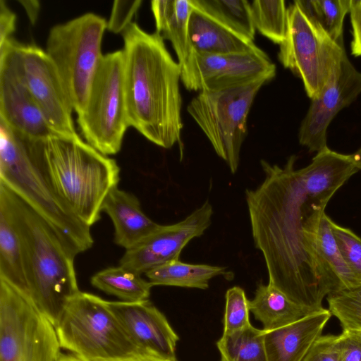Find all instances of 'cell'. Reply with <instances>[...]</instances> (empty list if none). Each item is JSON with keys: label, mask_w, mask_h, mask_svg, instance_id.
<instances>
[{"label": "cell", "mask_w": 361, "mask_h": 361, "mask_svg": "<svg viewBox=\"0 0 361 361\" xmlns=\"http://www.w3.org/2000/svg\"><path fill=\"white\" fill-rule=\"evenodd\" d=\"M296 157L283 166L260 164L265 178L245 198L255 247L264 256L271 284L294 302L314 310L337 286L306 234L312 214L327 204L305 190Z\"/></svg>", "instance_id": "6da1fadb"}, {"label": "cell", "mask_w": 361, "mask_h": 361, "mask_svg": "<svg viewBox=\"0 0 361 361\" xmlns=\"http://www.w3.org/2000/svg\"><path fill=\"white\" fill-rule=\"evenodd\" d=\"M127 114L133 126L154 144L170 149L180 142L181 66L157 32L131 23L122 32Z\"/></svg>", "instance_id": "7a4b0ae2"}, {"label": "cell", "mask_w": 361, "mask_h": 361, "mask_svg": "<svg viewBox=\"0 0 361 361\" xmlns=\"http://www.w3.org/2000/svg\"><path fill=\"white\" fill-rule=\"evenodd\" d=\"M25 140L57 196L83 224L97 223L104 200L119 182L116 161L79 135Z\"/></svg>", "instance_id": "3957f363"}, {"label": "cell", "mask_w": 361, "mask_h": 361, "mask_svg": "<svg viewBox=\"0 0 361 361\" xmlns=\"http://www.w3.org/2000/svg\"><path fill=\"white\" fill-rule=\"evenodd\" d=\"M0 202L10 212L20 237L27 297L56 327L68 302L80 292L76 255L40 215L1 183Z\"/></svg>", "instance_id": "277c9868"}, {"label": "cell", "mask_w": 361, "mask_h": 361, "mask_svg": "<svg viewBox=\"0 0 361 361\" xmlns=\"http://www.w3.org/2000/svg\"><path fill=\"white\" fill-rule=\"evenodd\" d=\"M0 183L40 215L75 255L92 246L90 227L80 221L55 193L26 140L1 120Z\"/></svg>", "instance_id": "5b68a950"}, {"label": "cell", "mask_w": 361, "mask_h": 361, "mask_svg": "<svg viewBox=\"0 0 361 361\" xmlns=\"http://www.w3.org/2000/svg\"><path fill=\"white\" fill-rule=\"evenodd\" d=\"M61 348L80 361H114L142 353L111 310L108 301L80 291L55 327Z\"/></svg>", "instance_id": "8992f818"}, {"label": "cell", "mask_w": 361, "mask_h": 361, "mask_svg": "<svg viewBox=\"0 0 361 361\" xmlns=\"http://www.w3.org/2000/svg\"><path fill=\"white\" fill-rule=\"evenodd\" d=\"M106 20L86 13L53 26L46 43V53L62 81L73 110L80 115L103 56L102 41Z\"/></svg>", "instance_id": "52a82bcc"}, {"label": "cell", "mask_w": 361, "mask_h": 361, "mask_svg": "<svg viewBox=\"0 0 361 361\" xmlns=\"http://www.w3.org/2000/svg\"><path fill=\"white\" fill-rule=\"evenodd\" d=\"M271 78L264 77L239 85L201 92L187 111L226 161L232 173L240 162V149L247 135V119L255 97Z\"/></svg>", "instance_id": "ba28073f"}, {"label": "cell", "mask_w": 361, "mask_h": 361, "mask_svg": "<svg viewBox=\"0 0 361 361\" xmlns=\"http://www.w3.org/2000/svg\"><path fill=\"white\" fill-rule=\"evenodd\" d=\"M77 122L87 142L102 154H116L130 126L123 50L103 55Z\"/></svg>", "instance_id": "9c48e42d"}, {"label": "cell", "mask_w": 361, "mask_h": 361, "mask_svg": "<svg viewBox=\"0 0 361 361\" xmlns=\"http://www.w3.org/2000/svg\"><path fill=\"white\" fill-rule=\"evenodd\" d=\"M55 327L25 294L0 279V361H58Z\"/></svg>", "instance_id": "30bf717a"}, {"label": "cell", "mask_w": 361, "mask_h": 361, "mask_svg": "<svg viewBox=\"0 0 361 361\" xmlns=\"http://www.w3.org/2000/svg\"><path fill=\"white\" fill-rule=\"evenodd\" d=\"M0 64L9 68L33 97L46 121L58 135L76 136L72 104L56 67L44 50L12 38L0 45Z\"/></svg>", "instance_id": "8fae6325"}, {"label": "cell", "mask_w": 361, "mask_h": 361, "mask_svg": "<svg viewBox=\"0 0 361 361\" xmlns=\"http://www.w3.org/2000/svg\"><path fill=\"white\" fill-rule=\"evenodd\" d=\"M345 51L311 20L294 1L288 8V30L280 44L281 64L299 77L312 99L339 66Z\"/></svg>", "instance_id": "7c38bea8"}, {"label": "cell", "mask_w": 361, "mask_h": 361, "mask_svg": "<svg viewBox=\"0 0 361 361\" xmlns=\"http://www.w3.org/2000/svg\"><path fill=\"white\" fill-rule=\"evenodd\" d=\"M276 66L259 48L243 53L206 54L191 51L181 68V81L190 91L210 92L268 77Z\"/></svg>", "instance_id": "4fadbf2b"}, {"label": "cell", "mask_w": 361, "mask_h": 361, "mask_svg": "<svg viewBox=\"0 0 361 361\" xmlns=\"http://www.w3.org/2000/svg\"><path fill=\"white\" fill-rule=\"evenodd\" d=\"M213 208L208 200L183 220L171 225H159L145 238L126 250L119 265L145 274L180 254L193 238L200 237L212 224Z\"/></svg>", "instance_id": "5bb4252c"}, {"label": "cell", "mask_w": 361, "mask_h": 361, "mask_svg": "<svg viewBox=\"0 0 361 361\" xmlns=\"http://www.w3.org/2000/svg\"><path fill=\"white\" fill-rule=\"evenodd\" d=\"M361 93V73L350 63L346 54L312 102L298 133L300 143L310 152L328 147L326 132L336 115L350 105Z\"/></svg>", "instance_id": "9a60e30c"}, {"label": "cell", "mask_w": 361, "mask_h": 361, "mask_svg": "<svg viewBox=\"0 0 361 361\" xmlns=\"http://www.w3.org/2000/svg\"><path fill=\"white\" fill-rule=\"evenodd\" d=\"M108 305L140 352L176 358L179 337L165 315L149 300L108 301Z\"/></svg>", "instance_id": "2e32d148"}, {"label": "cell", "mask_w": 361, "mask_h": 361, "mask_svg": "<svg viewBox=\"0 0 361 361\" xmlns=\"http://www.w3.org/2000/svg\"><path fill=\"white\" fill-rule=\"evenodd\" d=\"M0 120L25 139L42 140L58 135L25 85L3 64H0Z\"/></svg>", "instance_id": "e0dca14e"}, {"label": "cell", "mask_w": 361, "mask_h": 361, "mask_svg": "<svg viewBox=\"0 0 361 361\" xmlns=\"http://www.w3.org/2000/svg\"><path fill=\"white\" fill-rule=\"evenodd\" d=\"M323 308L296 322L266 331L264 343L269 361H302L314 343L322 336L331 317Z\"/></svg>", "instance_id": "ac0fdd59"}, {"label": "cell", "mask_w": 361, "mask_h": 361, "mask_svg": "<svg viewBox=\"0 0 361 361\" xmlns=\"http://www.w3.org/2000/svg\"><path fill=\"white\" fill-rule=\"evenodd\" d=\"M102 211L113 222L115 243L126 250L138 244L159 225L143 212L136 196L118 186L107 195Z\"/></svg>", "instance_id": "d6986e66"}, {"label": "cell", "mask_w": 361, "mask_h": 361, "mask_svg": "<svg viewBox=\"0 0 361 361\" xmlns=\"http://www.w3.org/2000/svg\"><path fill=\"white\" fill-rule=\"evenodd\" d=\"M359 169L352 155L336 152L328 147L317 152L312 162L300 169L308 195L327 204L334 193Z\"/></svg>", "instance_id": "ffe728a7"}, {"label": "cell", "mask_w": 361, "mask_h": 361, "mask_svg": "<svg viewBox=\"0 0 361 361\" xmlns=\"http://www.w3.org/2000/svg\"><path fill=\"white\" fill-rule=\"evenodd\" d=\"M188 38L191 51L197 53H243L259 49L195 6L189 18Z\"/></svg>", "instance_id": "44dd1931"}, {"label": "cell", "mask_w": 361, "mask_h": 361, "mask_svg": "<svg viewBox=\"0 0 361 361\" xmlns=\"http://www.w3.org/2000/svg\"><path fill=\"white\" fill-rule=\"evenodd\" d=\"M249 307L266 331L286 326L321 310L294 302L270 283L257 286L253 299L249 300Z\"/></svg>", "instance_id": "7402d4cb"}, {"label": "cell", "mask_w": 361, "mask_h": 361, "mask_svg": "<svg viewBox=\"0 0 361 361\" xmlns=\"http://www.w3.org/2000/svg\"><path fill=\"white\" fill-rule=\"evenodd\" d=\"M332 223L324 210H320L309 219L305 231L307 238L334 279L338 290H340L360 283L343 258L333 233Z\"/></svg>", "instance_id": "603a6c76"}, {"label": "cell", "mask_w": 361, "mask_h": 361, "mask_svg": "<svg viewBox=\"0 0 361 361\" xmlns=\"http://www.w3.org/2000/svg\"><path fill=\"white\" fill-rule=\"evenodd\" d=\"M151 9L156 32L171 42L182 68L191 53L188 22L193 6L190 0H154Z\"/></svg>", "instance_id": "cb8c5ba5"}, {"label": "cell", "mask_w": 361, "mask_h": 361, "mask_svg": "<svg viewBox=\"0 0 361 361\" xmlns=\"http://www.w3.org/2000/svg\"><path fill=\"white\" fill-rule=\"evenodd\" d=\"M0 279L27 296L24 252L16 226L6 207L0 202Z\"/></svg>", "instance_id": "d4e9b609"}, {"label": "cell", "mask_w": 361, "mask_h": 361, "mask_svg": "<svg viewBox=\"0 0 361 361\" xmlns=\"http://www.w3.org/2000/svg\"><path fill=\"white\" fill-rule=\"evenodd\" d=\"M153 286H168L207 289L209 281L229 274L224 267L192 264L179 259L169 261L145 273Z\"/></svg>", "instance_id": "484cf974"}, {"label": "cell", "mask_w": 361, "mask_h": 361, "mask_svg": "<svg viewBox=\"0 0 361 361\" xmlns=\"http://www.w3.org/2000/svg\"><path fill=\"white\" fill-rule=\"evenodd\" d=\"M90 282L94 287L106 294L129 302L149 300L151 288L154 286L145 280L141 274L121 265L96 273Z\"/></svg>", "instance_id": "4316f807"}, {"label": "cell", "mask_w": 361, "mask_h": 361, "mask_svg": "<svg viewBox=\"0 0 361 361\" xmlns=\"http://www.w3.org/2000/svg\"><path fill=\"white\" fill-rule=\"evenodd\" d=\"M193 6L234 32L253 42L255 28L250 4L246 0H190Z\"/></svg>", "instance_id": "83f0119b"}, {"label": "cell", "mask_w": 361, "mask_h": 361, "mask_svg": "<svg viewBox=\"0 0 361 361\" xmlns=\"http://www.w3.org/2000/svg\"><path fill=\"white\" fill-rule=\"evenodd\" d=\"M265 331L254 327L222 334L216 343L220 361H269L264 343Z\"/></svg>", "instance_id": "f1b7e54d"}, {"label": "cell", "mask_w": 361, "mask_h": 361, "mask_svg": "<svg viewBox=\"0 0 361 361\" xmlns=\"http://www.w3.org/2000/svg\"><path fill=\"white\" fill-rule=\"evenodd\" d=\"M305 15L335 42L343 46V27L351 0H297Z\"/></svg>", "instance_id": "f546056e"}, {"label": "cell", "mask_w": 361, "mask_h": 361, "mask_svg": "<svg viewBox=\"0 0 361 361\" xmlns=\"http://www.w3.org/2000/svg\"><path fill=\"white\" fill-rule=\"evenodd\" d=\"M255 30L279 45L288 30V8L283 0H256L250 4Z\"/></svg>", "instance_id": "4dcf8cb0"}, {"label": "cell", "mask_w": 361, "mask_h": 361, "mask_svg": "<svg viewBox=\"0 0 361 361\" xmlns=\"http://www.w3.org/2000/svg\"><path fill=\"white\" fill-rule=\"evenodd\" d=\"M327 301L343 330L361 331V283L329 293Z\"/></svg>", "instance_id": "1f68e13d"}, {"label": "cell", "mask_w": 361, "mask_h": 361, "mask_svg": "<svg viewBox=\"0 0 361 361\" xmlns=\"http://www.w3.org/2000/svg\"><path fill=\"white\" fill-rule=\"evenodd\" d=\"M224 317V334L242 330L251 324L249 318V300L245 290L239 286L227 290Z\"/></svg>", "instance_id": "d6a6232c"}, {"label": "cell", "mask_w": 361, "mask_h": 361, "mask_svg": "<svg viewBox=\"0 0 361 361\" xmlns=\"http://www.w3.org/2000/svg\"><path fill=\"white\" fill-rule=\"evenodd\" d=\"M336 243L349 269L361 283V238L350 230L332 223Z\"/></svg>", "instance_id": "836d02e7"}, {"label": "cell", "mask_w": 361, "mask_h": 361, "mask_svg": "<svg viewBox=\"0 0 361 361\" xmlns=\"http://www.w3.org/2000/svg\"><path fill=\"white\" fill-rule=\"evenodd\" d=\"M142 4V1H114L106 29L118 33L123 32L132 23L131 20Z\"/></svg>", "instance_id": "e575fe53"}, {"label": "cell", "mask_w": 361, "mask_h": 361, "mask_svg": "<svg viewBox=\"0 0 361 361\" xmlns=\"http://www.w3.org/2000/svg\"><path fill=\"white\" fill-rule=\"evenodd\" d=\"M302 361H339L338 336H320Z\"/></svg>", "instance_id": "d590c367"}, {"label": "cell", "mask_w": 361, "mask_h": 361, "mask_svg": "<svg viewBox=\"0 0 361 361\" xmlns=\"http://www.w3.org/2000/svg\"><path fill=\"white\" fill-rule=\"evenodd\" d=\"M339 361H361V331L343 330L338 336Z\"/></svg>", "instance_id": "8d00e7d4"}, {"label": "cell", "mask_w": 361, "mask_h": 361, "mask_svg": "<svg viewBox=\"0 0 361 361\" xmlns=\"http://www.w3.org/2000/svg\"><path fill=\"white\" fill-rule=\"evenodd\" d=\"M353 28L351 53L355 56H361V0H351L350 9Z\"/></svg>", "instance_id": "74e56055"}, {"label": "cell", "mask_w": 361, "mask_h": 361, "mask_svg": "<svg viewBox=\"0 0 361 361\" xmlns=\"http://www.w3.org/2000/svg\"><path fill=\"white\" fill-rule=\"evenodd\" d=\"M16 14L4 0H0V45L8 39L16 29Z\"/></svg>", "instance_id": "f35d334b"}, {"label": "cell", "mask_w": 361, "mask_h": 361, "mask_svg": "<svg viewBox=\"0 0 361 361\" xmlns=\"http://www.w3.org/2000/svg\"><path fill=\"white\" fill-rule=\"evenodd\" d=\"M19 2L23 5L28 18L32 24H35L38 18L40 11V3L37 0H20Z\"/></svg>", "instance_id": "ab89813d"}, {"label": "cell", "mask_w": 361, "mask_h": 361, "mask_svg": "<svg viewBox=\"0 0 361 361\" xmlns=\"http://www.w3.org/2000/svg\"><path fill=\"white\" fill-rule=\"evenodd\" d=\"M78 360V359H77ZM80 361V360H79ZM114 361H178L176 358L165 357L154 354L142 353L133 357Z\"/></svg>", "instance_id": "60d3db41"}, {"label": "cell", "mask_w": 361, "mask_h": 361, "mask_svg": "<svg viewBox=\"0 0 361 361\" xmlns=\"http://www.w3.org/2000/svg\"><path fill=\"white\" fill-rule=\"evenodd\" d=\"M355 166L361 170V147L354 154H351Z\"/></svg>", "instance_id": "b9f144b4"}, {"label": "cell", "mask_w": 361, "mask_h": 361, "mask_svg": "<svg viewBox=\"0 0 361 361\" xmlns=\"http://www.w3.org/2000/svg\"><path fill=\"white\" fill-rule=\"evenodd\" d=\"M58 361H79L72 355L61 354Z\"/></svg>", "instance_id": "7bdbcfd3"}]
</instances>
